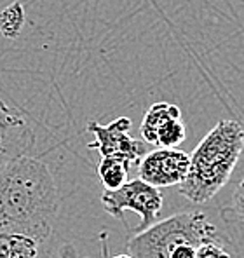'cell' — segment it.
I'll use <instances>...</instances> for the list:
<instances>
[{
  "mask_svg": "<svg viewBox=\"0 0 244 258\" xmlns=\"http://www.w3.org/2000/svg\"><path fill=\"white\" fill-rule=\"evenodd\" d=\"M242 150V124L232 119L220 120L189 155V173L180 185V194L194 204L211 201L230 180Z\"/></svg>",
  "mask_w": 244,
  "mask_h": 258,
  "instance_id": "obj_2",
  "label": "cell"
},
{
  "mask_svg": "<svg viewBox=\"0 0 244 258\" xmlns=\"http://www.w3.org/2000/svg\"><path fill=\"white\" fill-rule=\"evenodd\" d=\"M190 166L187 152L178 149H155L140 161V180L155 188L174 187L183 183Z\"/></svg>",
  "mask_w": 244,
  "mask_h": 258,
  "instance_id": "obj_6",
  "label": "cell"
},
{
  "mask_svg": "<svg viewBox=\"0 0 244 258\" xmlns=\"http://www.w3.org/2000/svg\"><path fill=\"white\" fill-rule=\"evenodd\" d=\"M59 190L49 166L32 155L0 171V234H20L42 244L54 229Z\"/></svg>",
  "mask_w": 244,
  "mask_h": 258,
  "instance_id": "obj_1",
  "label": "cell"
},
{
  "mask_svg": "<svg viewBox=\"0 0 244 258\" xmlns=\"http://www.w3.org/2000/svg\"><path fill=\"white\" fill-rule=\"evenodd\" d=\"M232 208L237 213L239 218L244 222V176L241 178V181L237 183L234 190V197H232Z\"/></svg>",
  "mask_w": 244,
  "mask_h": 258,
  "instance_id": "obj_14",
  "label": "cell"
},
{
  "mask_svg": "<svg viewBox=\"0 0 244 258\" xmlns=\"http://www.w3.org/2000/svg\"><path fill=\"white\" fill-rule=\"evenodd\" d=\"M178 119H181V112L176 105L167 103V101L154 103L145 112L142 126H140V135L145 140V143L155 145L159 129L166 122H169V120H178Z\"/></svg>",
  "mask_w": 244,
  "mask_h": 258,
  "instance_id": "obj_8",
  "label": "cell"
},
{
  "mask_svg": "<svg viewBox=\"0 0 244 258\" xmlns=\"http://www.w3.org/2000/svg\"><path fill=\"white\" fill-rule=\"evenodd\" d=\"M39 242L20 234H0V258H37Z\"/></svg>",
  "mask_w": 244,
  "mask_h": 258,
  "instance_id": "obj_10",
  "label": "cell"
},
{
  "mask_svg": "<svg viewBox=\"0 0 244 258\" xmlns=\"http://www.w3.org/2000/svg\"><path fill=\"white\" fill-rule=\"evenodd\" d=\"M187 138V127L181 122V119L178 120H169L159 129L157 140L155 145H159V149H176L178 145H181Z\"/></svg>",
  "mask_w": 244,
  "mask_h": 258,
  "instance_id": "obj_12",
  "label": "cell"
},
{
  "mask_svg": "<svg viewBox=\"0 0 244 258\" xmlns=\"http://www.w3.org/2000/svg\"><path fill=\"white\" fill-rule=\"evenodd\" d=\"M218 242L216 227L203 211H183L154 223L128 241L131 258H169L178 246H201Z\"/></svg>",
  "mask_w": 244,
  "mask_h": 258,
  "instance_id": "obj_3",
  "label": "cell"
},
{
  "mask_svg": "<svg viewBox=\"0 0 244 258\" xmlns=\"http://www.w3.org/2000/svg\"><path fill=\"white\" fill-rule=\"evenodd\" d=\"M87 131L94 135V142L87 147L98 150L101 157H119L133 166L140 164L145 155V143L129 135L131 120L128 117H117L106 126L91 120L87 124Z\"/></svg>",
  "mask_w": 244,
  "mask_h": 258,
  "instance_id": "obj_5",
  "label": "cell"
},
{
  "mask_svg": "<svg viewBox=\"0 0 244 258\" xmlns=\"http://www.w3.org/2000/svg\"><path fill=\"white\" fill-rule=\"evenodd\" d=\"M131 168L128 161L119 157H101L98 164V176H100L105 190H117L128 181V171Z\"/></svg>",
  "mask_w": 244,
  "mask_h": 258,
  "instance_id": "obj_9",
  "label": "cell"
},
{
  "mask_svg": "<svg viewBox=\"0 0 244 258\" xmlns=\"http://www.w3.org/2000/svg\"><path fill=\"white\" fill-rule=\"evenodd\" d=\"M25 25V9L20 2L7 6L0 13V33L6 39H16Z\"/></svg>",
  "mask_w": 244,
  "mask_h": 258,
  "instance_id": "obj_11",
  "label": "cell"
},
{
  "mask_svg": "<svg viewBox=\"0 0 244 258\" xmlns=\"http://www.w3.org/2000/svg\"><path fill=\"white\" fill-rule=\"evenodd\" d=\"M35 147V133L20 110L0 100V171L9 162L30 155Z\"/></svg>",
  "mask_w": 244,
  "mask_h": 258,
  "instance_id": "obj_7",
  "label": "cell"
},
{
  "mask_svg": "<svg viewBox=\"0 0 244 258\" xmlns=\"http://www.w3.org/2000/svg\"><path fill=\"white\" fill-rule=\"evenodd\" d=\"M196 246H178L176 249H173L169 258H196Z\"/></svg>",
  "mask_w": 244,
  "mask_h": 258,
  "instance_id": "obj_15",
  "label": "cell"
},
{
  "mask_svg": "<svg viewBox=\"0 0 244 258\" xmlns=\"http://www.w3.org/2000/svg\"><path fill=\"white\" fill-rule=\"evenodd\" d=\"M196 258H230V255L220 246V242H204L197 246Z\"/></svg>",
  "mask_w": 244,
  "mask_h": 258,
  "instance_id": "obj_13",
  "label": "cell"
},
{
  "mask_svg": "<svg viewBox=\"0 0 244 258\" xmlns=\"http://www.w3.org/2000/svg\"><path fill=\"white\" fill-rule=\"evenodd\" d=\"M101 204L106 213L113 218H122V213L126 210L135 211L140 216V223L135 232L140 234L157 223L159 215L162 211L164 196L161 188H155L136 178V180L126 181L117 190L103 192Z\"/></svg>",
  "mask_w": 244,
  "mask_h": 258,
  "instance_id": "obj_4",
  "label": "cell"
}]
</instances>
